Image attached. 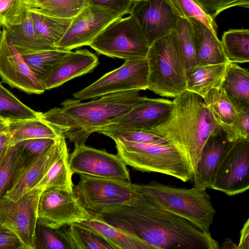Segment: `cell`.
Masks as SVG:
<instances>
[{
    "label": "cell",
    "mask_w": 249,
    "mask_h": 249,
    "mask_svg": "<svg viewBox=\"0 0 249 249\" xmlns=\"http://www.w3.org/2000/svg\"><path fill=\"white\" fill-rule=\"evenodd\" d=\"M135 235L153 249H219V243L186 219L140 195L128 204L92 213Z\"/></svg>",
    "instance_id": "1"
},
{
    "label": "cell",
    "mask_w": 249,
    "mask_h": 249,
    "mask_svg": "<svg viewBox=\"0 0 249 249\" xmlns=\"http://www.w3.org/2000/svg\"><path fill=\"white\" fill-rule=\"evenodd\" d=\"M144 97L134 90L111 93L88 102L67 99L61 107L40 112V118L76 146L85 144L91 134L124 115Z\"/></svg>",
    "instance_id": "2"
},
{
    "label": "cell",
    "mask_w": 249,
    "mask_h": 249,
    "mask_svg": "<svg viewBox=\"0 0 249 249\" xmlns=\"http://www.w3.org/2000/svg\"><path fill=\"white\" fill-rule=\"evenodd\" d=\"M221 128L204 99L186 90L174 97L168 117L148 130L165 138L182 153L189 160L193 177L203 146Z\"/></svg>",
    "instance_id": "3"
},
{
    "label": "cell",
    "mask_w": 249,
    "mask_h": 249,
    "mask_svg": "<svg viewBox=\"0 0 249 249\" xmlns=\"http://www.w3.org/2000/svg\"><path fill=\"white\" fill-rule=\"evenodd\" d=\"M139 192L163 209L180 216L201 231L210 232L216 211L207 188H181L157 181L137 184Z\"/></svg>",
    "instance_id": "4"
},
{
    "label": "cell",
    "mask_w": 249,
    "mask_h": 249,
    "mask_svg": "<svg viewBox=\"0 0 249 249\" xmlns=\"http://www.w3.org/2000/svg\"><path fill=\"white\" fill-rule=\"evenodd\" d=\"M117 155L133 168L173 177L182 181L193 179L188 160L169 142L139 143L115 139Z\"/></svg>",
    "instance_id": "5"
},
{
    "label": "cell",
    "mask_w": 249,
    "mask_h": 249,
    "mask_svg": "<svg viewBox=\"0 0 249 249\" xmlns=\"http://www.w3.org/2000/svg\"><path fill=\"white\" fill-rule=\"evenodd\" d=\"M146 58L148 89L173 98L187 90L184 61L173 30L149 46Z\"/></svg>",
    "instance_id": "6"
},
{
    "label": "cell",
    "mask_w": 249,
    "mask_h": 249,
    "mask_svg": "<svg viewBox=\"0 0 249 249\" xmlns=\"http://www.w3.org/2000/svg\"><path fill=\"white\" fill-rule=\"evenodd\" d=\"M89 46L99 54L125 61L146 57L149 48L138 23L130 15L111 22Z\"/></svg>",
    "instance_id": "7"
},
{
    "label": "cell",
    "mask_w": 249,
    "mask_h": 249,
    "mask_svg": "<svg viewBox=\"0 0 249 249\" xmlns=\"http://www.w3.org/2000/svg\"><path fill=\"white\" fill-rule=\"evenodd\" d=\"M73 190L83 207L91 213L117 205L128 204L140 194L137 184L80 176Z\"/></svg>",
    "instance_id": "8"
},
{
    "label": "cell",
    "mask_w": 249,
    "mask_h": 249,
    "mask_svg": "<svg viewBox=\"0 0 249 249\" xmlns=\"http://www.w3.org/2000/svg\"><path fill=\"white\" fill-rule=\"evenodd\" d=\"M43 190L34 187L16 201L4 196L0 198V224L13 231L23 249H35L37 208Z\"/></svg>",
    "instance_id": "9"
},
{
    "label": "cell",
    "mask_w": 249,
    "mask_h": 249,
    "mask_svg": "<svg viewBox=\"0 0 249 249\" xmlns=\"http://www.w3.org/2000/svg\"><path fill=\"white\" fill-rule=\"evenodd\" d=\"M148 76L146 57L125 60L121 67L106 73L73 96L81 101L113 93L145 90L148 88Z\"/></svg>",
    "instance_id": "10"
},
{
    "label": "cell",
    "mask_w": 249,
    "mask_h": 249,
    "mask_svg": "<svg viewBox=\"0 0 249 249\" xmlns=\"http://www.w3.org/2000/svg\"><path fill=\"white\" fill-rule=\"evenodd\" d=\"M91 216L74 191L51 188L44 190L39 198L37 224L51 229L79 223Z\"/></svg>",
    "instance_id": "11"
},
{
    "label": "cell",
    "mask_w": 249,
    "mask_h": 249,
    "mask_svg": "<svg viewBox=\"0 0 249 249\" xmlns=\"http://www.w3.org/2000/svg\"><path fill=\"white\" fill-rule=\"evenodd\" d=\"M249 188V141L231 142L215 169L209 189L232 196Z\"/></svg>",
    "instance_id": "12"
},
{
    "label": "cell",
    "mask_w": 249,
    "mask_h": 249,
    "mask_svg": "<svg viewBox=\"0 0 249 249\" xmlns=\"http://www.w3.org/2000/svg\"><path fill=\"white\" fill-rule=\"evenodd\" d=\"M126 14L110 8L87 5L73 18L56 48L69 51L83 46H89L108 24Z\"/></svg>",
    "instance_id": "13"
},
{
    "label": "cell",
    "mask_w": 249,
    "mask_h": 249,
    "mask_svg": "<svg viewBox=\"0 0 249 249\" xmlns=\"http://www.w3.org/2000/svg\"><path fill=\"white\" fill-rule=\"evenodd\" d=\"M69 163L73 174L131 182L126 164L117 155L85 144L74 146Z\"/></svg>",
    "instance_id": "14"
},
{
    "label": "cell",
    "mask_w": 249,
    "mask_h": 249,
    "mask_svg": "<svg viewBox=\"0 0 249 249\" xmlns=\"http://www.w3.org/2000/svg\"><path fill=\"white\" fill-rule=\"evenodd\" d=\"M129 14L138 23L149 46L170 33L180 17L170 0H133Z\"/></svg>",
    "instance_id": "15"
},
{
    "label": "cell",
    "mask_w": 249,
    "mask_h": 249,
    "mask_svg": "<svg viewBox=\"0 0 249 249\" xmlns=\"http://www.w3.org/2000/svg\"><path fill=\"white\" fill-rule=\"evenodd\" d=\"M0 77L2 82L30 94L45 91L4 27L0 46Z\"/></svg>",
    "instance_id": "16"
},
{
    "label": "cell",
    "mask_w": 249,
    "mask_h": 249,
    "mask_svg": "<svg viewBox=\"0 0 249 249\" xmlns=\"http://www.w3.org/2000/svg\"><path fill=\"white\" fill-rule=\"evenodd\" d=\"M65 139L59 136L43 153L26 159L3 196L16 201L36 185L67 146Z\"/></svg>",
    "instance_id": "17"
},
{
    "label": "cell",
    "mask_w": 249,
    "mask_h": 249,
    "mask_svg": "<svg viewBox=\"0 0 249 249\" xmlns=\"http://www.w3.org/2000/svg\"><path fill=\"white\" fill-rule=\"evenodd\" d=\"M172 107V101L144 97L124 115L97 129H150L168 117Z\"/></svg>",
    "instance_id": "18"
},
{
    "label": "cell",
    "mask_w": 249,
    "mask_h": 249,
    "mask_svg": "<svg viewBox=\"0 0 249 249\" xmlns=\"http://www.w3.org/2000/svg\"><path fill=\"white\" fill-rule=\"evenodd\" d=\"M99 64L97 56L87 49L68 51L38 80L46 90L92 71Z\"/></svg>",
    "instance_id": "19"
},
{
    "label": "cell",
    "mask_w": 249,
    "mask_h": 249,
    "mask_svg": "<svg viewBox=\"0 0 249 249\" xmlns=\"http://www.w3.org/2000/svg\"><path fill=\"white\" fill-rule=\"evenodd\" d=\"M230 143L222 128L209 137L201 151L193 175L194 186L209 188L215 169Z\"/></svg>",
    "instance_id": "20"
},
{
    "label": "cell",
    "mask_w": 249,
    "mask_h": 249,
    "mask_svg": "<svg viewBox=\"0 0 249 249\" xmlns=\"http://www.w3.org/2000/svg\"><path fill=\"white\" fill-rule=\"evenodd\" d=\"M77 223L101 237L113 249H153L138 236L93 213L89 218Z\"/></svg>",
    "instance_id": "21"
},
{
    "label": "cell",
    "mask_w": 249,
    "mask_h": 249,
    "mask_svg": "<svg viewBox=\"0 0 249 249\" xmlns=\"http://www.w3.org/2000/svg\"><path fill=\"white\" fill-rule=\"evenodd\" d=\"M188 19L194 31L196 66L228 62L217 36L200 21L193 18Z\"/></svg>",
    "instance_id": "22"
},
{
    "label": "cell",
    "mask_w": 249,
    "mask_h": 249,
    "mask_svg": "<svg viewBox=\"0 0 249 249\" xmlns=\"http://www.w3.org/2000/svg\"><path fill=\"white\" fill-rule=\"evenodd\" d=\"M220 88L237 112L249 109L248 69L229 61Z\"/></svg>",
    "instance_id": "23"
},
{
    "label": "cell",
    "mask_w": 249,
    "mask_h": 249,
    "mask_svg": "<svg viewBox=\"0 0 249 249\" xmlns=\"http://www.w3.org/2000/svg\"><path fill=\"white\" fill-rule=\"evenodd\" d=\"M228 62L196 66L186 71V89L204 98L210 90L220 88Z\"/></svg>",
    "instance_id": "24"
},
{
    "label": "cell",
    "mask_w": 249,
    "mask_h": 249,
    "mask_svg": "<svg viewBox=\"0 0 249 249\" xmlns=\"http://www.w3.org/2000/svg\"><path fill=\"white\" fill-rule=\"evenodd\" d=\"M6 30L14 45L21 53L56 49L48 44L39 36L28 9L20 24Z\"/></svg>",
    "instance_id": "25"
},
{
    "label": "cell",
    "mask_w": 249,
    "mask_h": 249,
    "mask_svg": "<svg viewBox=\"0 0 249 249\" xmlns=\"http://www.w3.org/2000/svg\"><path fill=\"white\" fill-rule=\"evenodd\" d=\"M35 27L41 38L56 48L69 27L73 18H62L45 14L35 8H28Z\"/></svg>",
    "instance_id": "26"
},
{
    "label": "cell",
    "mask_w": 249,
    "mask_h": 249,
    "mask_svg": "<svg viewBox=\"0 0 249 249\" xmlns=\"http://www.w3.org/2000/svg\"><path fill=\"white\" fill-rule=\"evenodd\" d=\"M10 134L9 145H15L22 141L50 138L56 140L60 136L39 117L8 122Z\"/></svg>",
    "instance_id": "27"
},
{
    "label": "cell",
    "mask_w": 249,
    "mask_h": 249,
    "mask_svg": "<svg viewBox=\"0 0 249 249\" xmlns=\"http://www.w3.org/2000/svg\"><path fill=\"white\" fill-rule=\"evenodd\" d=\"M70 249H113L97 234L77 223L55 230Z\"/></svg>",
    "instance_id": "28"
},
{
    "label": "cell",
    "mask_w": 249,
    "mask_h": 249,
    "mask_svg": "<svg viewBox=\"0 0 249 249\" xmlns=\"http://www.w3.org/2000/svg\"><path fill=\"white\" fill-rule=\"evenodd\" d=\"M203 99L213 118L226 133L230 142L232 126L238 112L220 88L212 89Z\"/></svg>",
    "instance_id": "29"
},
{
    "label": "cell",
    "mask_w": 249,
    "mask_h": 249,
    "mask_svg": "<svg viewBox=\"0 0 249 249\" xmlns=\"http://www.w3.org/2000/svg\"><path fill=\"white\" fill-rule=\"evenodd\" d=\"M69 154L67 146L52 165L42 179L34 187L43 191L51 188H59L74 191L72 173L69 163Z\"/></svg>",
    "instance_id": "30"
},
{
    "label": "cell",
    "mask_w": 249,
    "mask_h": 249,
    "mask_svg": "<svg viewBox=\"0 0 249 249\" xmlns=\"http://www.w3.org/2000/svg\"><path fill=\"white\" fill-rule=\"evenodd\" d=\"M221 43L225 55L231 63H244L249 61V30L231 29L225 32Z\"/></svg>",
    "instance_id": "31"
},
{
    "label": "cell",
    "mask_w": 249,
    "mask_h": 249,
    "mask_svg": "<svg viewBox=\"0 0 249 249\" xmlns=\"http://www.w3.org/2000/svg\"><path fill=\"white\" fill-rule=\"evenodd\" d=\"M25 160L16 145H8L0 154V198L11 187Z\"/></svg>",
    "instance_id": "32"
},
{
    "label": "cell",
    "mask_w": 249,
    "mask_h": 249,
    "mask_svg": "<svg viewBox=\"0 0 249 249\" xmlns=\"http://www.w3.org/2000/svg\"><path fill=\"white\" fill-rule=\"evenodd\" d=\"M40 113L24 104L0 83V118L12 122L38 118Z\"/></svg>",
    "instance_id": "33"
},
{
    "label": "cell",
    "mask_w": 249,
    "mask_h": 249,
    "mask_svg": "<svg viewBox=\"0 0 249 249\" xmlns=\"http://www.w3.org/2000/svg\"><path fill=\"white\" fill-rule=\"evenodd\" d=\"M88 5L86 0H35L28 8H35L54 17L72 18Z\"/></svg>",
    "instance_id": "34"
},
{
    "label": "cell",
    "mask_w": 249,
    "mask_h": 249,
    "mask_svg": "<svg viewBox=\"0 0 249 249\" xmlns=\"http://www.w3.org/2000/svg\"><path fill=\"white\" fill-rule=\"evenodd\" d=\"M184 59L186 71L196 66L192 24L188 18L180 17L172 30Z\"/></svg>",
    "instance_id": "35"
},
{
    "label": "cell",
    "mask_w": 249,
    "mask_h": 249,
    "mask_svg": "<svg viewBox=\"0 0 249 249\" xmlns=\"http://www.w3.org/2000/svg\"><path fill=\"white\" fill-rule=\"evenodd\" d=\"M68 52L55 49L25 53L21 54L30 69L38 79Z\"/></svg>",
    "instance_id": "36"
},
{
    "label": "cell",
    "mask_w": 249,
    "mask_h": 249,
    "mask_svg": "<svg viewBox=\"0 0 249 249\" xmlns=\"http://www.w3.org/2000/svg\"><path fill=\"white\" fill-rule=\"evenodd\" d=\"M27 9L24 0H0V23L6 29L19 24L24 19Z\"/></svg>",
    "instance_id": "37"
},
{
    "label": "cell",
    "mask_w": 249,
    "mask_h": 249,
    "mask_svg": "<svg viewBox=\"0 0 249 249\" xmlns=\"http://www.w3.org/2000/svg\"><path fill=\"white\" fill-rule=\"evenodd\" d=\"M180 17L195 18L206 25L217 35V26L214 20L207 15L193 0H170Z\"/></svg>",
    "instance_id": "38"
},
{
    "label": "cell",
    "mask_w": 249,
    "mask_h": 249,
    "mask_svg": "<svg viewBox=\"0 0 249 249\" xmlns=\"http://www.w3.org/2000/svg\"><path fill=\"white\" fill-rule=\"evenodd\" d=\"M213 19L228 8L239 6L249 8V0H193Z\"/></svg>",
    "instance_id": "39"
},
{
    "label": "cell",
    "mask_w": 249,
    "mask_h": 249,
    "mask_svg": "<svg viewBox=\"0 0 249 249\" xmlns=\"http://www.w3.org/2000/svg\"><path fill=\"white\" fill-rule=\"evenodd\" d=\"M55 140L50 138L32 139L22 141L15 145L20 149L26 160L41 154L53 144Z\"/></svg>",
    "instance_id": "40"
},
{
    "label": "cell",
    "mask_w": 249,
    "mask_h": 249,
    "mask_svg": "<svg viewBox=\"0 0 249 249\" xmlns=\"http://www.w3.org/2000/svg\"><path fill=\"white\" fill-rule=\"evenodd\" d=\"M40 226L39 239H36V248L45 249H68L55 230L45 226Z\"/></svg>",
    "instance_id": "41"
},
{
    "label": "cell",
    "mask_w": 249,
    "mask_h": 249,
    "mask_svg": "<svg viewBox=\"0 0 249 249\" xmlns=\"http://www.w3.org/2000/svg\"><path fill=\"white\" fill-rule=\"evenodd\" d=\"M249 141V109L238 112L231 128L230 142Z\"/></svg>",
    "instance_id": "42"
},
{
    "label": "cell",
    "mask_w": 249,
    "mask_h": 249,
    "mask_svg": "<svg viewBox=\"0 0 249 249\" xmlns=\"http://www.w3.org/2000/svg\"><path fill=\"white\" fill-rule=\"evenodd\" d=\"M0 249H23L18 236L8 228L0 224Z\"/></svg>",
    "instance_id": "43"
},
{
    "label": "cell",
    "mask_w": 249,
    "mask_h": 249,
    "mask_svg": "<svg viewBox=\"0 0 249 249\" xmlns=\"http://www.w3.org/2000/svg\"><path fill=\"white\" fill-rule=\"evenodd\" d=\"M134 0H86L88 5H94L129 14Z\"/></svg>",
    "instance_id": "44"
},
{
    "label": "cell",
    "mask_w": 249,
    "mask_h": 249,
    "mask_svg": "<svg viewBox=\"0 0 249 249\" xmlns=\"http://www.w3.org/2000/svg\"><path fill=\"white\" fill-rule=\"evenodd\" d=\"M8 122L0 118V154L9 145Z\"/></svg>",
    "instance_id": "45"
},
{
    "label": "cell",
    "mask_w": 249,
    "mask_h": 249,
    "mask_svg": "<svg viewBox=\"0 0 249 249\" xmlns=\"http://www.w3.org/2000/svg\"><path fill=\"white\" fill-rule=\"evenodd\" d=\"M237 249H249V219L248 218L240 231Z\"/></svg>",
    "instance_id": "46"
},
{
    "label": "cell",
    "mask_w": 249,
    "mask_h": 249,
    "mask_svg": "<svg viewBox=\"0 0 249 249\" xmlns=\"http://www.w3.org/2000/svg\"><path fill=\"white\" fill-rule=\"evenodd\" d=\"M220 248H224V249H231V248H236L237 249V245L233 243L232 241H231L230 239H228V241H225L224 243L223 244V246Z\"/></svg>",
    "instance_id": "47"
},
{
    "label": "cell",
    "mask_w": 249,
    "mask_h": 249,
    "mask_svg": "<svg viewBox=\"0 0 249 249\" xmlns=\"http://www.w3.org/2000/svg\"><path fill=\"white\" fill-rule=\"evenodd\" d=\"M3 34V26L2 24L0 23V46L1 44L2 36Z\"/></svg>",
    "instance_id": "48"
},
{
    "label": "cell",
    "mask_w": 249,
    "mask_h": 249,
    "mask_svg": "<svg viewBox=\"0 0 249 249\" xmlns=\"http://www.w3.org/2000/svg\"><path fill=\"white\" fill-rule=\"evenodd\" d=\"M25 3H26L27 7L28 6L31 4L33 1H34L35 0H24Z\"/></svg>",
    "instance_id": "49"
},
{
    "label": "cell",
    "mask_w": 249,
    "mask_h": 249,
    "mask_svg": "<svg viewBox=\"0 0 249 249\" xmlns=\"http://www.w3.org/2000/svg\"></svg>",
    "instance_id": "50"
}]
</instances>
